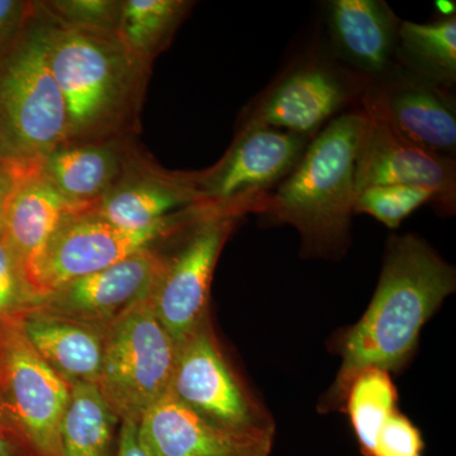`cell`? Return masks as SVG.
Returning a JSON list of instances; mask_svg holds the SVG:
<instances>
[{
	"label": "cell",
	"mask_w": 456,
	"mask_h": 456,
	"mask_svg": "<svg viewBox=\"0 0 456 456\" xmlns=\"http://www.w3.org/2000/svg\"><path fill=\"white\" fill-rule=\"evenodd\" d=\"M35 7L23 0H0V56L20 37Z\"/></svg>",
	"instance_id": "f1b7e54d"
},
{
	"label": "cell",
	"mask_w": 456,
	"mask_h": 456,
	"mask_svg": "<svg viewBox=\"0 0 456 456\" xmlns=\"http://www.w3.org/2000/svg\"><path fill=\"white\" fill-rule=\"evenodd\" d=\"M455 287L454 268L428 242L415 235L392 237L370 305L345 338L332 395L345 397L364 369L398 370L415 350L426 321Z\"/></svg>",
	"instance_id": "6da1fadb"
},
{
	"label": "cell",
	"mask_w": 456,
	"mask_h": 456,
	"mask_svg": "<svg viewBox=\"0 0 456 456\" xmlns=\"http://www.w3.org/2000/svg\"><path fill=\"white\" fill-rule=\"evenodd\" d=\"M116 456H152L141 440L139 424L136 422H121Z\"/></svg>",
	"instance_id": "f546056e"
},
{
	"label": "cell",
	"mask_w": 456,
	"mask_h": 456,
	"mask_svg": "<svg viewBox=\"0 0 456 456\" xmlns=\"http://www.w3.org/2000/svg\"><path fill=\"white\" fill-rule=\"evenodd\" d=\"M178 354V345L156 317L150 298L106 327L97 386L119 421L140 424L169 393Z\"/></svg>",
	"instance_id": "5b68a950"
},
{
	"label": "cell",
	"mask_w": 456,
	"mask_h": 456,
	"mask_svg": "<svg viewBox=\"0 0 456 456\" xmlns=\"http://www.w3.org/2000/svg\"><path fill=\"white\" fill-rule=\"evenodd\" d=\"M245 213L200 206L193 232L175 257L167 261L150 302L156 317L180 346L208 320L209 290L222 248Z\"/></svg>",
	"instance_id": "30bf717a"
},
{
	"label": "cell",
	"mask_w": 456,
	"mask_h": 456,
	"mask_svg": "<svg viewBox=\"0 0 456 456\" xmlns=\"http://www.w3.org/2000/svg\"><path fill=\"white\" fill-rule=\"evenodd\" d=\"M360 107L377 114L408 142L454 158L456 110L452 90L419 79L395 64L367 84Z\"/></svg>",
	"instance_id": "7c38bea8"
},
{
	"label": "cell",
	"mask_w": 456,
	"mask_h": 456,
	"mask_svg": "<svg viewBox=\"0 0 456 456\" xmlns=\"http://www.w3.org/2000/svg\"><path fill=\"white\" fill-rule=\"evenodd\" d=\"M436 8L439 9L441 16L448 18L455 16V3L446 2V0H439L436 3Z\"/></svg>",
	"instance_id": "d6a6232c"
},
{
	"label": "cell",
	"mask_w": 456,
	"mask_h": 456,
	"mask_svg": "<svg viewBox=\"0 0 456 456\" xmlns=\"http://www.w3.org/2000/svg\"><path fill=\"white\" fill-rule=\"evenodd\" d=\"M191 4L184 0H125L117 37L146 64L167 47Z\"/></svg>",
	"instance_id": "603a6c76"
},
{
	"label": "cell",
	"mask_w": 456,
	"mask_h": 456,
	"mask_svg": "<svg viewBox=\"0 0 456 456\" xmlns=\"http://www.w3.org/2000/svg\"><path fill=\"white\" fill-rule=\"evenodd\" d=\"M17 316L32 346L62 379L70 386L97 384L106 329L51 314L38 305Z\"/></svg>",
	"instance_id": "ac0fdd59"
},
{
	"label": "cell",
	"mask_w": 456,
	"mask_h": 456,
	"mask_svg": "<svg viewBox=\"0 0 456 456\" xmlns=\"http://www.w3.org/2000/svg\"><path fill=\"white\" fill-rule=\"evenodd\" d=\"M327 22L336 57L368 83L379 79L397 64L402 20L383 0L327 3Z\"/></svg>",
	"instance_id": "2e32d148"
},
{
	"label": "cell",
	"mask_w": 456,
	"mask_h": 456,
	"mask_svg": "<svg viewBox=\"0 0 456 456\" xmlns=\"http://www.w3.org/2000/svg\"><path fill=\"white\" fill-rule=\"evenodd\" d=\"M0 456H37L16 432L0 421Z\"/></svg>",
	"instance_id": "4dcf8cb0"
},
{
	"label": "cell",
	"mask_w": 456,
	"mask_h": 456,
	"mask_svg": "<svg viewBox=\"0 0 456 456\" xmlns=\"http://www.w3.org/2000/svg\"><path fill=\"white\" fill-rule=\"evenodd\" d=\"M51 18L50 64L68 114L66 145L116 131L134 110L145 62L116 33Z\"/></svg>",
	"instance_id": "3957f363"
},
{
	"label": "cell",
	"mask_w": 456,
	"mask_h": 456,
	"mask_svg": "<svg viewBox=\"0 0 456 456\" xmlns=\"http://www.w3.org/2000/svg\"><path fill=\"white\" fill-rule=\"evenodd\" d=\"M20 165L3 163L0 161V231H2L3 218H4L5 207L9 197L16 185L18 175L20 173Z\"/></svg>",
	"instance_id": "1f68e13d"
},
{
	"label": "cell",
	"mask_w": 456,
	"mask_h": 456,
	"mask_svg": "<svg viewBox=\"0 0 456 456\" xmlns=\"http://www.w3.org/2000/svg\"><path fill=\"white\" fill-rule=\"evenodd\" d=\"M365 126L360 106L327 123L292 173L264 198L257 213L296 228L308 254L341 253L349 240Z\"/></svg>",
	"instance_id": "7a4b0ae2"
},
{
	"label": "cell",
	"mask_w": 456,
	"mask_h": 456,
	"mask_svg": "<svg viewBox=\"0 0 456 456\" xmlns=\"http://www.w3.org/2000/svg\"><path fill=\"white\" fill-rule=\"evenodd\" d=\"M314 137L265 126L240 125L215 167L191 176L200 206L259 212L264 198L299 163Z\"/></svg>",
	"instance_id": "ba28073f"
},
{
	"label": "cell",
	"mask_w": 456,
	"mask_h": 456,
	"mask_svg": "<svg viewBox=\"0 0 456 456\" xmlns=\"http://www.w3.org/2000/svg\"><path fill=\"white\" fill-rule=\"evenodd\" d=\"M35 305L20 265L0 231V320Z\"/></svg>",
	"instance_id": "4316f807"
},
{
	"label": "cell",
	"mask_w": 456,
	"mask_h": 456,
	"mask_svg": "<svg viewBox=\"0 0 456 456\" xmlns=\"http://www.w3.org/2000/svg\"><path fill=\"white\" fill-rule=\"evenodd\" d=\"M347 412L362 454L371 456L378 432L395 411L397 389L391 373L379 368L360 370L347 387Z\"/></svg>",
	"instance_id": "cb8c5ba5"
},
{
	"label": "cell",
	"mask_w": 456,
	"mask_h": 456,
	"mask_svg": "<svg viewBox=\"0 0 456 456\" xmlns=\"http://www.w3.org/2000/svg\"><path fill=\"white\" fill-rule=\"evenodd\" d=\"M424 448L419 428L395 411L378 432L371 456H424Z\"/></svg>",
	"instance_id": "83f0119b"
},
{
	"label": "cell",
	"mask_w": 456,
	"mask_h": 456,
	"mask_svg": "<svg viewBox=\"0 0 456 456\" xmlns=\"http://www.w3.org/2000/svg\"><path fill=\"white\" fill-rule=\"evenodd\" d=\"M93 204H77L62 196L42 175L40 165L20 167L16 185L5 207L2 233L16 256L31 296L36 264L53 231L66 215L88 208Z\"/></svg>",
	"instance_id": "e0dca14e"
},
{
	"label": "cell",
	"mask_w": 456,
	"mask_h": 456,
	"mask_svg": "<svg viewBox=\"0 0 456 456\" xmlns=\"http://www.w3.org/2000/svg\"><path fill=\"white\" fill-rule=\"evenodd\" d=\"M122 159L113 145L70 143L56 149L40 164V171L69 200L93 204L116 187Z\"/></svg>",
	"instance_id": "ffe728a7"
},
{
	"label": "cell",
	"mask_w": 456,
	"mask_h": 456,
	"mask_svg": "<svg viewBox=\"0 0 456 456\" xmlns=\"http://www.w3.org/2000/svg\"><path fill=\"white\" fill-rule=\"evenodd\" d=\"M395 62L419 79L452 90L456 82V17L432 23L402 20Z\"/></svg>",
	"instance_id": "7402d4cb"
},
{
	"label": "cell",
	"mask_w": 456,
	"mask_h": 456,
	"mask_svg": "<svg viewBox=\"0 0 456 456\" xmlns=\"http://www.w3.org/2000/svg\"><path fill=\"white\" fill-rule=\"evenodd\" d=\"M49 12L36 5L0 56V161L29 167L68 143V114L50 64Z\"/></svg>",
	"instance_id": "277c9868"
},
{
	"label": "cell",
	"mask_w": 456,
	"mask_h": 456,
	"mask_svg": "<svg viewBox=\"0 0 456 456\" xmlns=\"http://www.w3.org/2000/svg\"><path fill=\"white\" fill-rule=\"evenodd\" d=\"M169 395L224 428L256 430L272 426L228 367L208 320L180 345Z\"/></svg>",
	"instance_id": "8fae6325"
},
{
	"label": "cell",
	"mask_w": 456,
	"mask_h": 456,
	"mask_svg": "<svg viewBox=\"0 0 456 456\" xmlns=\"http://www.w3.org/2000/svg\"><path fill=\"white\" fill-rule=\"evenodd\" d=\"M92 207L66 215L45 246L33 273L31 292L35 305L74 279L106 269L142 248H151L155 241L175 232L197 215V209L191 207L154 226L130 231L102 220L90 211Z\"/></svg>",
	"instance_id": "52a82bcc"
},
{
	"label": "cell",
	"mask_w": 456,
	"mask_h": 456,
	"mask_svg": "<svg viewBox=\"0 0 456 456\" xmlns=\"http://www.w3.org/2000/svg\"><path fill=\"white\" fill-rule=\"evenodd\" d=\"M362 110L367 116V126L356 171L358 194L364 189L380 185L425 188L437 194V206L443 211H454L455 159L408 142L377 114L365 108Z\"/></svg>",
	"instance_id": "5bb4252c"
},
{
	"label": "cell",
	"mask_w": 456,
	"mask_h": 456,
	"mask_svg": "<svg viewBox=\"0 0 456 456\" xmlns=\"http://www.w3.org/2000/svg\"><path fill=\"white\" fill-rule=\"evenodd\" d=\"M140 437L152 456H272L273 426L236 430L215 424L167 393L141 419Z\"/></svg>",
	"instance_id": "9a60e30c"
},
{
	"label": "cell",
	"mask_w": 456,
	"mask_h": 456,
	"mask_svg": "<svg viewBox=\"0 0 456 456\" xmlns=\"http://www.w3.org/2000/svg\"><path fill=\"white\" fill-rule=\"evenodd\" d=\"M167 261L151 248H142L106 269L61 285L35 305L106 329L134 305L151 298Z\"/></svg>",
	"instance_id": "4fadbf2b"
},
{
	"label": "cell",
	"mask_w": 456,
	"mask_h": 456,
	"mask_svg": "<svg viewBox=\"0 0 456 456\" xmlns=\"http://www.w3.org/2000/svg\"><path fill=\"white\" fill-rule=\"evenodd\" d=\"M200 206L191 176L151 175L118 183L93 204L102 220L137 231L167 220L176 209Z\"/></svg>",
	"instance_id": "d6986e66"
},
{
	"label": "cell",
	"mask_w": 456,
	"mask_h": 456,
	"mask_svg": "<svg viewBox=\"0 0 456 456\" xmlns=\"http://www.w3.org/2000/svg\"><path fill=\"white\" fill-rule=\"evenodd\" d=\"M367 80L321 57L290 66L255 99L241 125L265 126L314 137L362 97Z\"/></svg>",
	"instance_id": "9c48e42d"
},
{
	"label": "cell",
	"mask_w": 456,
	"mask_h": 456,
	"mask_svg": "<svg viewBox=\"0 0 456 456\" xmlns=\"http://www.w3.org/2000/svg\"><path fill=\"white\" fill-rule=\"evenodd\" d=\"M65 25L116 33L121 2L113 0H55L42 5Z\"/></svg>",
	"instance_id": "484cf974"
},
{
	"label": "cell",
	"mask_w": 456,
	"mask_h": 456,
	"mask_svg": "<svg viewBox=\"0 0 456 456\" xmlns=\"http://www.w3.org/2000/svg\"><path fill=\"white\" fill-rule=\"evenodd\" d=\"M118 422L97 384H74L60 425L61 456H116Z\"/></svg>",
	"instance_id": "44dd1931"
},
{
	"label": "cell",
	"mask_w": 456,
	"mask_h": 456,
	"mask_svg": "<svg viewBox=\"0 0 456 456\" xmlns=\"http://www.w3.org/2000/svg\"><path fill=\"white\" fill-rule=\"evenodd\" d=\"M428 203H439L435 191L404 185H380L360 191L354 213H364L395 230L408 216Z\"/></svg>",
	"instance_id": "d4e9b609"
},
{
	"label": "cell",
	"mask_w": 456,
	"mask_h": 456,
	"mask_svg": "<svg viewBox=\"0 0 456 456\" xmlns=\"http://www.w3.org/2000/svg\"><path fill=\"white\" fill-rule=\"evenodd\" d=\"M71 386L41 358L18 316L0 320V421L37 456H61L60 425Z\"/></svg>",
	"instance_id": "8992f818"
}]
</instances>
